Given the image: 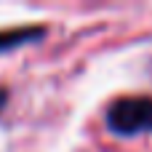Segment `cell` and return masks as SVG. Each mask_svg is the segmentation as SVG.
Masks as SVG:
<instances>
[{
    "instance_id": "obj_1",
    "label": "cell",
    "mask_w": 152,
    "mask_h": 152,
    "mask_svg": "<svg viewBox=\"0 0 152 152\" xmlns=\"http://www.w3.org/2000/svg\"><path fill=\"white\" fill-rule=\"evenodd\" d=\"M107 131L123 139L152 134V96H120L104 112Z\"/></svg>"
},
{
    "instance_id": "obj_2",
    "label": "cell",
    "mask_w": 152,
    "mask_h": 152,
    "mask_svg": "<svg viewBox=\"0 0 152 152\" xmlns=\"http://www.w3.org/2000/svg\"><path fill=\"white\" fill-rule=\"evenodd\" d=\"M45 37V27H19V29H5L0 32V53H8V51H16V48H24V45H32L37 40Z\"/></svg>"
},
{
    "instance_id": "obj_3",
    "label": "cell",
    "mask_w": 152,
    "mask_h": 152,
    "mask_svg": "<svg viewBox=\"0 0 152 152\" xmlns=\"http://www.w3.org/2000/svg\"><path fill=\"white\" fill-rule=\"evenodd\" d=\"M5 102H8V91L0 86V112H3V107H5Z\"/></svg>"
}]
</instances>
